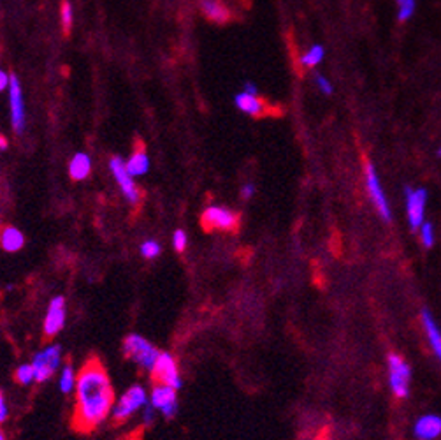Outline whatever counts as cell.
I'll return each mask as SVG.
<instances>
[{
    "label": "cell",
    "instance_id": "1",
    "mask_svg": "<svg viewBox=\"0 0 441 440\" xmlns=\"http://www.w3.org/2000/svg\"><path fill=\"white\" fill-rule=\"evenodd\" d=\"M115 407V391L108 372L99 360L85 363L76 381V410L74 428L80 432H92L104 423Z\"/></svg>",
    "mask_w": 441,
    "mask_h": 440
},
{
    "label": "cell",
    "instance_id": "2",
    "mask_svg": "<svg viewBox=\"0 0 441 440\" xmlns=\"http://www.w3.org/2000/svg\"><path fill=\"white\" fill-rule=\"evenodd\" d=\"M123 354L151 374L153 367H155L156 360L160 356V350L151 342H148L144 336L132 333V335H129L123 340Z\"/></svg>",
    "mask_w": 441,
    "mask_h": 440
},
{
    "label": "cell",
    "instance_id": "3",
    "mask_svg": "<svg viewBox=\"0 0 441 440\" xmlns=\"http://www.w3.org/2000/svg\"><path fill=\"white\" fill-rule=\"evenodd\" d=\"M144 405H148L147 389H144L143 386H132V388L127 389L125 395H122L118 403L113 407L111 410L113 421H115V423H125L134 412L143 409Z\"/></svg>",
    "mask_w": 441,
    "mask_h": 440
},
{
    "label": "cell",
    "instance_id": "4",
    "mask_svg": "<svg viewBox=\"0 0 441 440\" xmlns=\"http://www.w3.org/2000/svg\"><path fill=\"white\" fill-rule=\"evenodd\" d=\"M387 367H389V384L394 395L397 398H406L410 395V381L411 368L399 354H390L387 358Z\"/></svg>",
    "mask_w": 441,
    "mask_h": 440
},
{
    "label": "cell",
    "instance_id": "5",
    "mask_svg": "<svg viewBox=\"0 0 441 440\" xmlns=\"http://www.w3.org/2000/svg\"><path fill=\"white\" fill-rule=\"evenodd\" d=\"M364 175H366V189H368L369 197H371L373 204L376 207L378 214L382 215L383 220L390 222L392 220V212H390L389 201H387L385 192H383V187L380 183L378 173H376L375 164L369 161H366L364 164Z\"/></svg>",
    "mask_w": 441,
    "mask_h": 440
},
{
    "label": "cell",
    "instance_id": "6",
    "mask_svg": "<svg viewBox=\"0 0 441 440\" xmlns=\"http://www.w3.org/2000/svg\"><path fill=\"white\" fill-rule=\"evenodd\" d=\"M60 358H62V347L51 343L41 353H37L32 360L35 370V382H44L55 375V372L60 367Z\"/></svg>",
    "mask_w": 441,
    "mask_h": 440
},
{
    "label": "cell",
    "instance_id": "7",
    "mask_svg": "<svg viewBox=\"0 0 441 440\" xmlns=\"http://www.w3.org/2000/svg\"><path fill=\"white\" fill-rule=\"evenodd\" d=\"M151 377L155 382L167 384L174 389H181L183 381H181L180 370H178L176 358L169 353H160L155 367L151 370Z\"/></svg>",
    "mask_w": 441,
    "mask_h": 440
},
{
    "label": "cell",
    "instance_id": "8",
    "mask_svg": "<svg viewBox=\"0 0 441 440\" xmlns=\"http://www.w3.org/2000/svg\"><path fill=\"white\" fill-rule=\"evenodd\" d=\"M204 229H218V231H236L240 217L236 212L229 210L225 207H208L202 212L201 219Z\"/></svg>",
    "mask_w": 441,
    "mask_h": 440
},
{
    "label": "cell",
    "instance_id": "9",
    "mask_svg": "<svg viewBox=\"0 0 441 440\" xmlns=\"http://www.w3.org/2000/svg\"><path fill=\"white\" fill-rule=\"evenodd\" d=\"M149 403L155 407V410H160L163 417L170 420L178 414V389L156 382L149 395Z\"/></svg>",
    "mask_w": 441,
    "mask_h": 440
},
{
    "label": "cell",
    "instance_id": "10",
    "mask_svg": "<svg viewBox=\"0 0 441 440\" xmlns=\"http://www.w3.org/2000/svg\"><path fill=\"white\" fill-rule=\"evenodd\" d=\"M109 169H111L113 176H115L116 183L120 185V189H122L127 201H129L130 204L139 203L141 192L139 189H137L136 182H134V176L127 171L125 161H122L120 157H113L111 161H109Z\"/></svg>",
    "mask_w": 441,
    "mask_h": 440
},
{
    "label": "cell",
    "instance_id": "11",
    "mask_svg": "<svg viewBox=\"0 0 441 440\" xmlns=\"http://www.w3.org/2000/svg\"><path fill=\"white\" fill-rule=\"evenodd\" d=\"M9 106H11V123H13L16 134H21L25 130V123H27V115H25V101H23V90H21L20 80L16 76H11L9 83Z\"/></svg>",
    "mask_w": 441,
    "mask_h": 440
},
{
    "label": "cell",
    "instance_id": "12",
    "mask_svg": "<svg viewBox=\"0 0 441 440\" xmlns=\"http://www.w3.org/2000/svg\"><path fill=\"white\" fill-rule=\"evenodd\" d=\"M406 194V214L408 222H410L411 229H418L424 224V210L426 203H428V192L424 189H414V187H406L404 189Z\"/></svg>",
    "mask_w": 441,
    "mask_h": 440
},
{
    "label": "cell",
    "instance_id": "13",
    "mask_svg": "<svg viewBox=\"0 0 441 440\" xmlns=\"http://www.w3.org/2000/svg\"><path fill=\"white\" fill-rule=\"evenodd\" d=\"M66 300L63 296H55L49 301L48 314L44 317V336L46 338H53L58 335L66 326Z\"/></svg>",
    "mask_w": 441,
    "mask_h": 440
},
{
    "label": "cell",
    "instance_id": "14",
    "mask_svg": "<svg viewBox=\"0 0 441 440\" xmlns=\"http://www.w3.org/2000/svg\"><path fill=\"white\" fill-rule=\"evenodd\" d=\"M234 102H236V108L240 109V111L247 113V115L250 116H264L271 111V108H269V104L264 99H261L259 95L248 94V92L244 90L236 95Z\"/></svg>",
    "mask_w": 441,
    "mask_h": 440
},
{
    "label": "cell",
    "instance_id": "15",
    "mask_svg": "<svg viewBox=\"0 0 441 440\" xmlns=\"http://www.w3.org/2000/svg\"><path fill=\"white\" fill-rule=\"evenodd\" d=\"M414 434L418 440H435L441 435V417L438 414H426L418 417L414 427Z\"/></svg>",
    "mask_w": 441,
    "mask_h": 440
},
{
    "label": "cell",
    "instance_id": "16",
    "mask_svg": "<svg viewBox=\"0 0 441 440\" xmlns=\"http://www.w3.org/2000/svg\"><path fill=\"white\" fill-rule=\"evenodd\" d=\"M421 317H422V324H424V329H426V335H428L429 346H431L433 353L436 354V358L441 361V329L438 328V324H436V321L433 319L431 312H429L428 308L422 310Z\"/></svg>",
    "mask_w": 441,
    "mask_h": 440
},
{
    "label": "cell",
    "instance_id": "17",
    "mask_svg": "<svg viewBox=\"0 0 441 440\" xmlns=\"http://www.w3.org/2000/svg\"><path fill=\"white\" fill-rule=\"evenodd\" d=\"M92 173V159L85 152L74 155L69 162V175L74 182H83Z\"/></svg>",
    "mask_w": 441,
    "mask_h": 440
},
{
    "label": "cell",
    "instance_id": "18",
    "mask_svg": "<svg viewBox=\"0 0 441 440\" xmlns=\"http://www.w3.org/2000/svg\"><path fill=\"white\" fill-rule=\"evenodd\" d=\"M125 168H127V171L134 176V178H136V176L147 175L149 169V157H148L147 150L137 147L136 150L132 152V155L129 157V161L125 162Z\"/></svg>",
    "mask_w": 441,
    "mask_h": 440
},
{
    "label": "cell",
    "instance_id": "19",
    "mask_svg": "<svg viewBox=\"0 0 441 440\" xmlns=\"http://www.w3.org/2000/svg\"><path fill=\"white\" fill-rule=\"evenodd\" d=\"M25 245V236L16 227H4L0 233V247L6 252H18Z\"/></svg>",
    "mask_w": 441,
    "mask_h": 440
},
{
    "label": "cell",
    "instance_id": "20",
    "mask_svg": "<svg viewBox=\"0 0 441 440\" xmlns=\"http://www.w3.org/2000/svg\"><path fill=\"white\" fill-rule=\"evenodd\" d=\"M201 9L206 18L216 23H225L230 18L229 9L220 0H201Z\"/></svg>",
    "mask_w": 441,
    "mask_h": 440
},
{
    "label": "cell",
    "instance_id": "21",
    "mask_svg": "<svg viewBox=\"0 0 441 440\" xmlns=\"http://www.w3.org/2000/svg\"><path fill=\"white\" fill-rule=\"evenodd\" d=\"M76 372H74V368L70 367V365H66V367L62 368V374H60V391L63 393V395H69V393L74 391V388H76Z\"/></svg>",
    "mask_w": 441,
    "mask_h": 440
},
{
    "label": "cell",
    "instance_id": "22",
    "mask_svg": "<svg viewBox=\"0 0 441 440\" xmlns=\"http://www.w3.org/2000/svg\"><path fill=\"white\" fill-rule=\"evenodd\" d=\"M323 59V48L320 44L311 46L304 55L301 56V66L306 67V69H311V67L318 66Z\"/></svg>",
    "mask_w": 441,
    "mask_h": 440
},
{
    "label": "cell",
    "instance_id": "23",
    "mask_svg": "<svg viewBox=\"0 0 441 440\" xmlns=\"http://www.w3.org/2000/svg\"><path fill=\"white\" fill-rule=\"evenodd\" d=\"M14 379H16V382H20V384H23V386L32 384V382L35 381L34 365L25 363V365H21V367H18V370L14 372Z\"/></svg>",
    "mask_w": 441,
    "mask_h": 440
},
{
    "label": "cell",
    "instance_id": "24",
    "mask_svg": "<svg viewBox=\"0 0 441 440\" xmlns=\"http://www.w3.org/2000/svg\"><path fill=\"white\" fill-rule=\"evenodd\" d=\"M418 231H421L422 245H424L426 248H431L433 245H435V226H433L431 222H426L424 220V224L418 227Z\"/></svg>",
    "mask_w": 441,
    "mask_h": 440
},
{
    "label": "cell",
    "instance_id": "25",
    "mask_svg": "<svg viewBox=\"0 0 441 440\" xmlns=\"http://www.w3.org/2000/svg\"><path fill=\"white\" fill-rule=\"evenodd\" d=\"M160 250H162V247H160L159 241H155V240H147L141 243V255H143L144 259L159 257Z\"/></svg>",
    "mask_w": 441,
    "mask_h": 440
},
{
    "label": "cell",
    "instance_id": "26",
    "mask_svg": "<svg viewBox=\"0 0 441 440\" xmlns=\"http://www.w3.org/2000/svg\"><path fill=\"white\" fill-rule=\"evenodd\" d=\"M73 20H74V13H73V6L70 2H62V7H60V21H62L63 30L69 32L70 27H73Z\"/></svg>",
    "mask_w": 441,
    "mask_h": 440
},
{
    "label": "cell",
    "instance_id": "27",
    "mask_svg": "<svg viewBox=\"0 0 441 440\" xmlns=\"http://www.w3.org/2000/svg\"><path fill=\"white\" fill-rule=\"evenodd\" d=\"M397 6H399V14H397V18H399V21H406L414 16L415 6H417V4H415V0H397Z\"/></svg>",
    "mask_w": 441,
    "mask_h": 440
},
{
    "label": "cell",
    "instance_id": "28",
    "mask_svg": "<svg viewBox=\"0 0 441 440\" xmlns=\"http://www.w3.org/2000/svg\"><path fill=\"white\" fill-rule=\"evenodd\" d=\"M187 245H188L187 233H185L183 229L174 231V234H173V247H174V250H176V252H185Z\"/></svg>",
    "mask_w": 441,
    "mask_h": 440
},
{
    "label": "cell",
    "instance_id": "29",
    "mask_svg": "<svg viewBox=\"0 0 441 440\" xmlns=\"http://www.w3.org/2000/svg\"><path fill=\"white\" fill-rule=\"evenodd\" d=\"M315 81H316V87H318V90L322 92L323 95L333 94V85H330V81L327 80V78H323L322 74H315Z\"/></svg>",
    "mask_w": 441,
    "mask_h": 440
},
{
    "label": "cell",
    "instance_id": "30",
    "mask_svg": "<svg viewBox=\"0 0 441 440\" xmlns=\"http://www.w3.org/2000/svg\"><path fill=\"white\" fill-rule=\"evenodd\" d=\"M255 192H257V189H255L254 183H244V185L241 187V197H243V200H251V197L255 196Z\"/></svg>",
    "mask_w": 441,
    "mask_h": 440
},
{
    "label": "cell",
    "instance_id": "31",
    "mask_svg": "<svg viewBox=\"0 0 441 440\" xmlns=\"http://www.w3.org/2000/svg\"><path fill=\"white\" fill-rule=\"evenodd\" d=\"M143 420L147 424H151L155 421V407L151 403L144 405V412H143Z\"/></svg>",
    "mask_w": 441,
    "mask_h": 440
},
{
    "label": "cell",
    "instance_id": "32",
    "mask_svg": "<svg viewBox=\"0 0 441 440\" xmlns=\"http://www.w3.org/2000/svg\"><path fill=\"white\" fill-rule=\"evenodd\" d=\"M7 416H9V410H7L6 398H4L2 391H0V423H4L7 420Z\"/></svg>",
    "mask_w": 441,
    "mask_h": 440
},
{
    "label": "cell",
    "instance_id": "33",
    "mask_svg": "<svg viewBox=\"0 0 441 440\" xmlns=\"http://www.w3.org/2000/svg\"><path fill=\"white\" fill-rule=\"evenodd\" d=\"M9 83H11V76L6 73V71L0 69V92H4L6 88H9Z\"/></svg>",
    "mask_w": 441,
    "mask_h": 440
},
{
    "label": "cell",
    "instance_id": "34",
    "mask_svg": "<svg viewBox=\"0 0 441 440\" xmlns=\"http://www.w3.org/2000/svg\"><path fill=\"white\" fill-rule=\"evenodd\" d=\"M244 92H248V94H251V95H259L257 87H255L251 81H247V83H244Z\"/></svg>",
    "mask_w": 441,
    "mask_h": 440
},
{
    "label": "cell",
    "instance_id": "35",
    "mask_svg": "<svg viewBox=\"0 0 441 440\" xmlns=\"http://www.w3.org/2000/svg\"><path fill=\"white\" fill-rule=\"evenodd\" d=\"M6 148H7V140L0 136V150H6Z\"/></svg>",
    "mask_w": 441,
    "mask_h": 440
},
{
    "label": "cell",
    "instance_id": "36",
    "mask_svg": "<svg viewBox=\"0 0 441 440\" xmlns=\"http://www.w3.org/2000/svg\"><path fill=\"white\" fill-rule=\"evenodd\" d=\"M0 440H6V434L2 430H0Z\"/></svg>",
    "mask_w": 441,
    "mask_h": 440
},
{
    "label": "cell",
    "instance_id": "37",
    "mask_svg": "<svg viewBox=\"0 0 441 440\" xmlns=\"http://www.w3.org/2000/svg\"><path fill=\"white\" fill-rule=\"evenodd\" d=\"M438 155H440V157H441V147L438 148Z\"/></svg>",
    "mask_w": 441,
    "mask_h": 440
}]
</instances>
